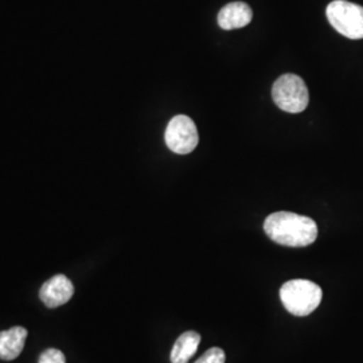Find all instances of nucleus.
Returning <instances> with one entry per match:
<instances>
[{"instance_id":"11","label":"nucleus","mask_w":363,"mask_h":363,"mask_svg":"<svg viewBox=\"0 0 363 363\" xmlns=\"http://www.w3.org/2000/svg\"><path fill=\"white\" fill-rule=\"evenodd\" d=\"M38 363H66V358L62 351L48 349L39 355Z\"/></svg>"},{"instance_id":"6","label":"nucleus","mask_w":363,"mask_h":363,"mask_svg":"<svg viewBox=\"0 0 363 363\" xmlns=\"http://www.w3.org/2000/svg\"><path fill=\"white\" fill-rule=\"evenodd\" d=\"M74 295V286L65 274H57L49 279L39 291V298L49 308L66 304Z\"/></svg>"},{"instance_id":"9","label":"nucleus","mask_w":363,"mask_h":363,"mask_svg":"<svg viewBox=\"0 0 363 363\" xmlns=\"http://www.w3.org/2000/svg\"><path fill=\"white\" fill-rule=\"evenodd\" d=\"M201 343V335L195 331H186L177 339L171 350V363H189Z\"/></svg>"},{"instance_id":"8","label":"nucleus","mask_w":363,"mask_h":363,"mask_svg":"<svg viewBox=\"0 0 363 363\" xmlns=\"http://www.w3.org/2000/svg\"><path fill=\"white\" fill-rule=\"evenodd\" d=\"M27 330L25 327H13L0 333V359L13 361L25 347Z\"/></svg>"},{"instance_id":"3","label":"nucleus","mask_w":363,"mask_h":363,"mask_svg":"<svg viewBox=\"0 0 363 363\" xmlns=\"http://www.w3.org/2000/svg\"><path fill=\"white\" fill-rule=\"evenodd\" d=\"M274 104L288 113H301L310 103V93L303 78L296 74H284L273 84Z\"/></svg>"},{"instance_id":"5","label":"nucleus","mask_w":363,"mask_h":363,"mask_svg":"<svg viewBox=\"0 0 363 363\" xmlns=\"http://www.w3.org/2000/svg\"><path fill=\"white\" fill-rule=\"evenodd\" d=\"M164 140L169 150L178 155L193 152L199 142L194 121L184 115L174 117L167 125Z\"/></svg>"},{"instance_id":"2","label":"nucleus","mask_w":363,"mask_h":363,"mask_svg":"<svg viewBox=\"0 0 363 363\" xmlns=\"http://www.w3.org/2000/svg\"><path fill=\"white\" fill-rule=\"evenodd\" d=\"M320 286L310 280H291L280 288V298L286 311L295 316H308L322 301Z\"/></svg>"},{"instance_id":"1","label":"nucleus","mask_w":363,"mask_h":363,"mask_svg":"<svg viewBox=\"0 0 363 363\" xmlns=\"http://www.w3.org/2000/svg\"><path fill=\"white\" fill-rule=\"evenodd\" d=\"M264 230L273 242L283 247H308L318 238L315 220L289 211L271 214L264 222Z\"/></svg>"},{"instance_id":"7","label":"nucleus","mask_w":363,"mask_h":363,"mask_svg":"<svg viewBox=\"0 0 363 363\" xmlns=\"http://www.w3.org/2000/svg\"><path fill=\"white\" fill-rule=\"evenodd\" d=\"M253 13L247 3L234 1L226 4L218 13V25L223 30H235L247 26L252 22Z\"/></svg>"},{"instance_id":"10","label":"nucleus","mask_w":363,"mask_h":363,"mask_svg":"<svg viewBox=\"0 0 363 363\" xmlns=\"http://www.w3.org/2000/svg\"><path fill=\"white\" fill-rule=\"evenodd\" d=\"M225 361L226 357L223 350L218 347H213L206 351L198 361H195V363H225Z\"/></svg>"},{"instance_id":"4","label":"nucleus","mask_w":363,"mask_h":363,"mask_svg":"<svg viewBox=\"0 0 363 363\" xmlns=\"http://www.w3.org/2000/svg\"><path fill=\"white\" fill-rule=\"evenodd\" d=\"M327 19L339 34L349 39L363 38V7L346 0L331 1Z\"/></svg>"}]
</instances>
